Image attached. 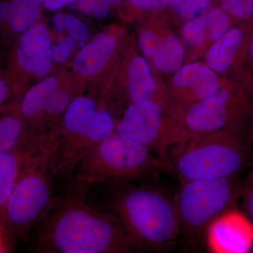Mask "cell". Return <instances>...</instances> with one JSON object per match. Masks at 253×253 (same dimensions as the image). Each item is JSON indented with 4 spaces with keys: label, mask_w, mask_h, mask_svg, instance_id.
<instances>
[{
    "label": "cell",
    "mask_w": 253,
    "mask_h": 253,
    "mask_svg": "<svg viewBox=\"0 0 253 253\" xmlns=\"http://www.w3.org/2000/svg\"><path fill=\"white\" fill-rule=\"evenodd\" d=\"M78 9L83 14H92L97 0H77Z\"/></svg>",
    "instance_id": "836d02e7"
},
{
    "label": "cell",
    "mask_w": 253,
    "mask_h": 253,
    "mask_svg": "<svg viewBox=\"0 0 253 253\" xmlns=\"http://www.w3.org/2000/svg\"><path fill=\"white\" fill-rule=\"evenodd\" d=\"M175 167L183 181L236 176L244 168L249 145L239 127L191 136L182 144Z\"/></svg>",
    "instance_id": "5b68a950"
},
{
    "label": "cell",
    "mask_w": 253,
    "mask_h": 253,
    "mask_svg": "<svg viewBox=\"0 0 253 253\" xmlns=\"http://www.w3.org/2000/svg\"><path fill=\"white\" fill-rule=\"evenodd\" d=\"M207 21L208 37L216 41L221 38L229 28H231L232 16L228 14L222 8H212L206 14Z\"/></svg>",
    "instance_id": "44dd1931"
},
{
    "label": "cell",
    "mask_w": 253,
    "mask_h": 253,
    "mask_svg": "<svg viewBox=\"0 0 253 253\" xmlns=\"http://www.w3.org/2000/svg\"><path fill=\"white\" fill-rule=\"evenodd\" d=\"M127 86L132 103L154 100L156 84L146 60L141 56L133 58L127 69Z\"/></svg>",
    "instance_id": "2e32d148"
},
{
    "label": "cell",
    "mask_w": 253,
    "mask_h": 253,
    "mask_svg": "<svg viewBox=\"0 0 253 253\" xmlns=\"http://www.w3.org/2000/svg\"><path fill=\"white\" fill-rule=\"evenodd\" d=\"M111 5L108 0H97L92 14L96 18L103 19L107 17L111 10Z\"/></svg>",
    "instance_id": "1f68e13d"
},
{
    "label": "cell",
    "mask_w": 253,
    "mask_h": 253,
    "mask_svg": "<svg viewBox=\"0 0 253 253\" xmlns=\"http://www.w3.org/2000/svg\"><path fill=\"white\" fill-rule=\"evenodd\" d=\"M250 114L252 116V121H251V126H250L249 133H248L247 136H246V141H247L249 146H253V106H251Z\"/></svg>",
    "instance_id": "d590c367"
},
{
    "label": "cell",
    "mask_w": 253,
    "mask_h": 253,
    "mask_svg": "<svg viewBox=\"0 0 253 253\" xmlns=\"http://www.w3.org/2000/svg\"><path fill=\"white\" fill-rule=\"evenodd\" d=\"M59 88V83L56 78H46L28 89L8 113H16L28 124L44 117L49 98Z\"/></svg>",
    "instance_id": "9a60e30c"
},
{
    "label": "cell",
    "mask_w": 253,
    "mask_h": 253,
    "mask_svg": "<svg viewBox=\"0 0 253 253\" xmlns=\"http://www.w3.org/2000/svg\"><path fill=\"white\" fill-rule=\"evenodd\" d=\"M49 134L50 133L37 132L16 149L0 155V233L3 239L4 211L8 200L23 166L46 142Z\"/></svg>",
    "instance_id": "8fae6325"
},
{
    "label": "cell",
    "mask_w": 253,
    "mask_h": 253,
    "mask_svg": "<svg viewBox=\"0 0 253 253\" xmlns=\"http://www.w3.org/2000/svg\"><path fill=\"white\" fill-rule=\"evenodd\" d=\"M247 28L234 26L228 30L211 46L207 54L208 66L215 73H223L229 71L239 59L246 48L249 33Z\"/></svg>",
    "instance_id": "7c38bea8"
},
{
    "label": "cell",
    "mask_w": 253,
    "mask_h": 253,
    "mask_svg": "<svg viewBox=\"0 0 253 253\" xmlns=\"http://www.w3.org/2000/svg\"><path fill=\"white\" fill-rule=\"evenodd\" d=\"M128 1L138 9L154 10L168 6L170 0H128Z\"/></svg>",
    "instance_id": "f1b7e54d"
},
{
    "label": "cell",
    "mask_w": 253,
    "mask_h": 253,
    "mask_svg": "<svg viewBox=\"0 0 253 253\" xmlns=\"http://www.w3.org/2000/svg\"><path fill=\"white\" fill-rule=\"evenodd\" d=\"M74 99L68 91L59 89L51 95L44 110V116L54 118L63 114Z\"/></svg>",
    "instance_id": "cb8c5ba5"
},
{
    "label": "cell",
    "mask_w": 253,
    "mask_h": 253,
    "mask_svg": "<svg viewBox=\"0 0 253 253\" xmlns=\"http://www.w3.org/2000/svg\"><path fill=\"white\" fill-rule=\"evenodd\" d=\"M250 55L253 59V36L252 40H251V45H250Z\"/></svg>",
    "instance_id": "f35d334b"
},
{
    "label": "cell",
    "mask_w": 253,
    "mask_h": 253,
    "mask_svg": "<svg viewBox=\"0 0 253 253\" xmlns=\"http://www.w3.org/2000/svg\"><path fill=\"white\" fill-rule=\"evenodd\" d=\"M251 106L242 93L221 88L215 94L191 105L183 118L187 139L191 136L238 127L250 114Z\"/></svg>",
    "instance_id": "ba28073f"
},
{
    "label": "cell",
    "mask_w": 253,
    "mask_h": 253,
    "mask_svg": "<svg viewBox=\"0 0 253 253\" xmlns=\"http://www.w3.org/2000/svg\"><path fill=\"white\" fill-rule=\"evenodd\" d=\"M169 8L181 18L193 19L212 9V0H170Z\"/></svg>",
    "instance_id": "ffe728a7"
},
{
    "label": "cell",
    "mask_w": 253,
    "mask_h": 253,
    "mask_svg": "<svg viewBox=\"0 0 253 253\" xmlns=\"http://www.w3.org/2000/svg\"><path fill=\"white\" fill-rule=\"evenodd\" d=\"M53 23L58 33H62L66 29V16L63 14H56L53 16Z\"/></svg>",
    "instance_id": "e575fe53"
},
{
    "label": "cell",
    "mask_w": 253,
    "mask_h": 253,
    "mask_svg": "<svg viewBox=\"0 0 253 253\" xmlns=\"http://www.w3.org/2000/svg\"><path fill=\"white\" fill-rule=\"evenodd\" d=\"M135 248L114 214L104 212L77 191L56 203L37 234L38 253H125Z\"/></svg>",
    "instance_id": "6da1fadb"
},
{
    "label": "cell",
    "mask_w": 253,
    "mask_h": 253,
    "mask_svg": "<svg viewBox=\"0 0 253 253\" xmlns=\"http://www.w3.org/2000/svg\"><path fill=\"white\" fill-rule=\"evenodd\" d=\"M123 0H108L111 6H117L123 2Z\"/></svg>",
    "instance_id": "8d00e7d4"
},
{
    "label": "cell",
    "mask_w": 253,
    "mask_h": 253,
    "mask_svg": "<svg viewBox=\"0 0 253 253\" xmlns=\"http://www.w3.org/2000/svg\"><path fill=\"white\" fill-rule=\"evenodd\" d=\"M77 0H42L43 6L50 11H57Z\"/></svg>",
    "instance_id": "d6a6232c"
},
{
    "label": "cell",
    "mask_w": 253,
    "mask_h": 253,
    "mask_svg": "<svg viewBox=\"0 0 253 253\" xmlns=\"http://www.w3.org/2000/svg\"><path fill=\"white\" fill-rule=\"evenodd\" d=\"M4 248H6V246H5L4 239L0 233V252H1V251H4Z\"/></svg>",
    "instance_id": "74e56055"
},
{
    "label": "cell",
    "mask_w": 253,
    "mask_h": 253,
    "mask_svg": "<svg viewBox=\"0 0 253 253\" xmlns=\"http://www.w3.org/2000/svg\"><path fill=\"white\" fill-rule=\"evenodd\" d=\"M160 42L156 35L149 30H143L139 33V47L146 57L154 56Z\"/></svg>",
    "instance_id": "4316f807"
},
{
    "label": "cell",
    "mask_w": 253,
    "mask_h": 253,
    "mask_svg": "<svg viewBox=\"0 0 253 253\" xmlns=\"http://www.w3.org/2000/svg\"><path fill=\"white\" fill-rule=\"evenodd\" d=\"M169 168L167 161L147 148L115 133L86 153L72 173L83 187L123 185Z\"/></svg>",
    "instance_id": "277c9868"
},
{
    "label": "cell",
    "mask_w": 253,
    "mask_h": 253,
    "mask_svg": "<svg viewBox=\"0 0 253 253\" xmlns=\"http://www.w3.org/2000/svg\"><path fill=\"white\" fill-rule=\"evenodd\" d=\"M12 84L6 78L0 76V111L7 107L12 93Z\"/></svg>",
    "instance_id": "f546056e"
},
{
    "label": "cell",
    "mask_w": 253,
    "mask_h": 253,
    "mask_svg": "<svg viewBox=\"0 0 253 253\" xmlns=\"http://www.w3.org/2000/svg\"><path fill=\"white\" fill-rule=\"evenodd\" d=\"M206 232L213 252L246 253L253 249V224L235 208L214 219Z\"/></svg>",
    "instance_id": "9c48e42d"
},
{
    "label": "cell",
    "mask_w": 253,
    "mask_h": 253,
    "mask_svg": "<svg viewBox=\"0 0 253 253\" xmlns=\"http://www.w3.org/2000/svg\"><path fill=\"white\" fill-rule=\"evenodd\" d=\"M43 7L42 0H12L11 16L6 31L22 35L38 23Z\"/></svg>",
    "instance_id": "ac0fdd59"
},
{
    "label": "cell",
    "mask_w": 253,
    "mask_h": 253,
    "mask_svg": "<svg viewBox=\"0 0 253 253\" xmlns=\"http://www.w3.org/2000/svg\"><path fill=\"white\" fill-rule=\"evenodd\" d=\"M116 46L113 35L100 33L76 55L73 61V70L83 77L98 74L109 62Z\"/></svg>",
    "instance_id": "4fadbf2b"
},
{
    "label": "cell",
    "mask_w": 253,
    "mask_h": 253,
    "mask_svg": "<svg viewBox=\"0 0 253 253\" xmlns=\"http://www.w3.org/2000/svg\"><path fill=\"white\" fill-rule=\"evenodd\" d=\"M219 7L237 21H253V0H218Z\"/></svg>",
    "instance_id": "603a6c76"
},
{
    "label": "cell",
    "mask_w": 253,
    "mask_h": 253,
    "mask_svg": "<svg viewBox=\"0 0 253 253\" xmlns=\"http://www.w3.org/2000/svg\"><path fill=\"white\" fill-rule=\"evenodd\" d=\"M12 0H0V29L6 31L11 16Z\"/></svg>",
    "instance_id": "4dcf8cb0"
},
{
    "label": "cell",
    "mask_w": 253,
    "mask_h": 253,
    "mask_svg": "<svg viewBox=\"0 0 253 253\" xmlns=\"http://www.w3.org/2000/svg\"><path fill=\"white\" fill-rule=\"evenodd\" d=\"M116 133L147 148L165 161L169 149L187 140L185 128L166 121L164 107L154 100L129 104L116 124Z\"/></svg>",
    "instance_id": "52a82bcc"
},
{
    "label": "cell",
    "mask_w": 253,
    "mask_h": 253,
    "mask_svg": "<svg viewBox=\"0 0 253 253\" xmlns=\"http://www.w3.org/2000/svg\"><path fill=\"white\" fill-rule=\"evenodd\" d=\"M173 84L178 88H188L197 101L215 94L221 89L217 76L209 66L199 63L186 64L176 71Z\"/></svg>",
    "instance_id": "5bb4252c"
},
{
    "label": "cell",
    "mask_w": 253,
    "mask_h": 253,
    "mask_svg": "<svg viewBox=\"0 0 253 253\" xmlns=\"http://www.w3.org/2000/svg\"><path fill=\"white\" fill-rule=\"evenodd\" d=\"M155 66L163 73L176 72L184 59V49L179 38L169 35L160 42L153 56Z\"/></svg>",
    "instance_id": "d6986e66"
},
{
    "label": "cell",
    "mask_w": 253,
    "mask_h": 253,
    "mask_svg": "<svg viewBox=\"0 0 253 253\" xmlns=\"http://www.w3.org/2000/svg\"><path fill=\"white\" fill-rule=\"evenodd\" d=\"M111 196L113 214L136 250L163 251L180 234L175 199L151 186L125 185Z\"/></svg>",
    "instance_id": "3957f363"
},
{
    "label": "cell",
    "mask_w": 253,
    "mask_h": 253,
    "mask_svg": "<svg viewBox=\"0 0 253 253\" xmlns=\"http://www.w3.org/2000/svg\"><path fill=\"white\" fill-rule=\"evenodd\" d=\"M36 133L16 113H5L0 117V155L16 149Z\"/></svg>",
    "instance_id": "e0dca14e"
},
{
    "label": "cell",
    "mask_w": 253,
    "mask_h": 253,
    "mask_svg": "<svg viewBox=\"0 0 253 253\" xmlns=\"http://www.w3.org/2000/svg\"><path fill=\"white\" fill-rule=\"evenodd\" d=\"M241 196L244 200L246 217L253 225V169L250 172L244 186H242Z\"/></svg>",
    "instance_id": "83f0119b"
},
{
    "label": "cell",
    "mask_w": 253,
    "mask_h": 253,
    "mask_svg": "<svg viewBox=\"0 0 253 253\" xmlns=\"http://www.w3.org/2000/svg\"><path fill=\"white\" fill-rule=\"evenodd\" d=\"M51 46L47 28L42 23H36L19 37L14 50V66L27 74L46 76L51 70Z\"/></svg>",
    "instance_id": "30bf717a"
},
{
    "label": "cell",
    "mask_w": 253,
    "mask_h": 253,
    "mask_svg": "<svg viewBox=\"0 0 253 253\" xmlns=\"http://www.w3.org/2000/svg\"><path fill=\"white\" fill-rule=\"evenodd\" d=\"M75 46V41L71 37H66L51 46V58L55 62H66L71 56Z\"/></svg>",
    "instance_id": "484cf974"
},
{
    "label": "cell",
    "mask_w": 253,
    "mask_h": 253,
    "mask_svg": "<svg viewBox=\"0 0 253 253\" xmlns=\"http://www.w3.org/2000/svg\"><path fill=\"white\" fill-rule=\"evenodd\" d=\"M182 32L184 40L189 45L201 46L208 37L206 14L188 21Z\"/></svg>",
    "instance_id": "7402d4cb"
},
{
    "label": "cell",
    "mask_w": 253,
    "mask_h": 253,
    "mask_svg": "<svg viewBox=\"0 0 253 253\" xmlns=\"http://www.w3.org/2000/svg\"><path fill=\"white\" fill-rule=\"evenodd\" d=\"M241 189L236 176L184 181L174 198L180 233L204 234L214 219L235 208Z\"/></svg>",
    "instance_id": "8992f818"
},
{
    "label": "cell",
    "mask_w": 253,
    "mask_h": 253,
    "mask_svg": "<svg viewBox=\"0 0 253 253\" xmlns=\"http://www.w3.org/2000/svg\"><path fill=\"white\" fill-rule=\"evenodd\" d=\"M59 142L54 132L23 166L8 200L4 216L6 248L28 239L33 228L55 204V179Z\"/></svg>",
    "instance_id": "7a4b0ae2"
},
{
    "label": "cell",
    "mask_w": 253,
    "mask_h": 253,
    "mask_svg": "<svg viewBox=\"0 0 253 253\" xmlns=\"http://www.w3.org/2000/svg\"><path fill=\"white\" fill-rule=\"evenodd\" d=\"M66 29L74 41L84 42L89 38V31L87 26L79 18L72 15L66 16Z\"/></svg>",
    "instance_id": "d4e9b609"
}]
</instances>
